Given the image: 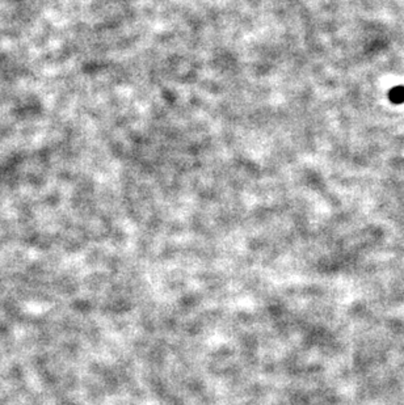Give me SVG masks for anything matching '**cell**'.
Here are the masks:
<instances>
[{
	"mask_svg": "<svg viewBox=\"0 0 404 405\" xmlns=\"http://www.w3.org/2000/svg\"><path fill=\"white\" fill-rule=\"evenodd\" d=\"M388 97H390L391 102H394V104H401V102H404V87L397 85V87L391 89L390 93H388Z\"/></svg>",
	"mask_w": 404,
	"mask_h": 405,
	"instance_id": "cell-1",
	"label": "cell"
}]
</instances>
